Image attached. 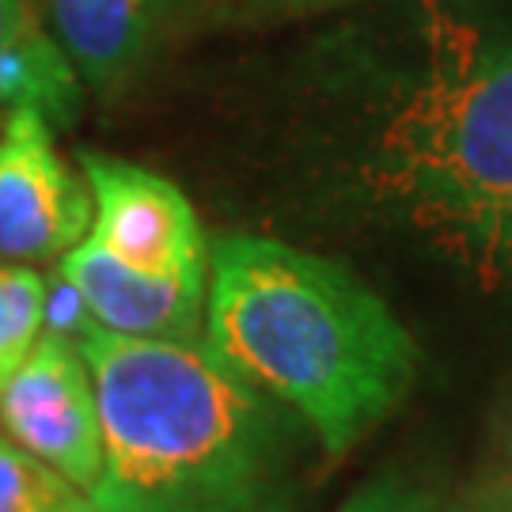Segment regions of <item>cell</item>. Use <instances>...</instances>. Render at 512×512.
<instances>
[{
  "mask_svg": "<svg viewBox=\"0 0 512 512\" xmlns=\"http://www.w3.org/2000/svg\"><path fill=\"white\" fill-rule=\"evenodd\" d=\"M202 346L342 459L410 395L418 346L342 262L262 236L209 247Z\"/></svg>",
  "mask_w": 512,
  "mask_h": 512,
  "instance_id": "6da1fadb",
  "label": "cell"
},
{
  "mask_svg": "<svg viewBox=\"0 0 512 512\" xmlns=\"http://www.w3.org/2000/svg\"><path fill=\"white\" fill-rule=\"evenodd\" d=\"M103 421L99 512H296L308 429L236 380L202 342L84 323Z\"/></svg>",
  "mask_w": 512,
  "mask_h": 512,
  "instance_id": "7a4b0ae2",
  "label": "cell"
},
{
  "mask_svg": "<svg viewBox=\"0 0 512 512\" xmlns=\"http://www.w3.org/2000/svg\"><path fill=\"white\" fill-rule=\"evenodd\" d=\"M372 202L482 262L512 232V42L425 4V65L361 156Z\"/></svg>",
  "mask_w": 512,
  "mask_h": 512,
  "instance_id": "3957f363",
  "label": "cell"
},
{
  "mask_svg": "<svg viewBox=\"0 0 512 512\" xmlns=\"http://www.w3.org/2000/svg\"><path fill=\"white\" fill-rule=\"evenodd\" d=\"M92 190L88 243L114 266L141 277H209L202 220L179 186L107 152H80Z\"/></svg>",
  "mask_w": 512,
  "mask_h": 512,
  "instance_id": "277c9868",
  "label": "cell"
},
{
  "mask_svg": "<svg viewBox=\"0 0 512 512\" xmlns=\"http://www.w3.org/2000/svg\"><path fill=\"white\" fill-rule=\"evenodd\" d=\"M0 433L92 494L103 475V421L92 368L61 330L38 334L0 391Z\"/></svg>",
  "mask_w": 512,
  "mask_h": 512,
  "instance_id": "5b68a950",
  "label": "cell"
},
{
  "mask_svg": "<svg viewBox=\"0 0 512 512\" xmlns=\"http://www.w3.org/2000/svg\"><path fill=\"white\" fill-rule=\"evenodd\" d=\"M92 228V190L61 160L54 126L31 107L0 122V262L35 266L73 251Z\"/></svg>",
  "mask_w": 512,
  "mask_h": 512,
  "instance_id": "8992f818",
  "label": "cell"
},
{
  "mask_svg": "<svg viewBox=\"0 0 512 512\" xmlns=\"http://www.w3.org/2000/svg\"><path fill=\"white\" fill-rule=\"evenodd\" d=\"M65 289L92 315L88 323L160 342H202L209 277H141L114 266L88 239L61 255Z\"/></svg>",
  "mask_w": 512,
  "mask_h": 512,
  "instance_id": "52a82bcc",
  "label": "cell"
},
{
  "mask_svg": "<svg viewBox=\"0 0 512 512\" xmlns=\"http://www.w3.org/2000/svg\"><path fill=\"white\" fill-rule=\"evenodd\" d=\"M190 4L194 0H38V12L80 84L110 95L141 73Z\"/></svg>",
  "mask_w": 512,
  "mask_h": 512,
  "instance_id": "ba28073f",
  "label": "cell"
},
{
  "mask_svg": "<svg viewBox=\"0 0 512 512\" xmlns=\"http://www.w3.org/2000/svg\"><path fill=\"white\" fill-rule=\"evenodd\" d=\"M16 107L38 110L54 129H69L84 110V84L38 0H0V122Z\"/></svg>",
  "mask_w": 512,
  "mask_h": 512,
  "instance_id": "9c48e42d",
  "label": "cell"
},
{
  "mask_svg": "<svg viewBox=\"0 0 512 512\" xmlns=\"http://www.w3.org/2000/svg\"><path fill=\"white\" fill-rule=\"evenodd\" d=\"M0 512H99L88 490L0 433Z\"/></svg>",
  "mask_w": 512,
  "mask_h": 512,
  "instance_id": "30bf717a",
  "label": "cell"
},
{
  "mask_svg": "<svg viewBox=\"0 0 512 512\" xmlns=\"http://www.w3.org/2000/svg\"><path fill=\"white\" fill-rule=\"evenodd\" d=\"M46 319V281L31 266L0 262V391L31 353Z\"/></svg>",
  "mask_w": 512,
  "mask_h": 512,
  "instance_id": "8fae6325",
  "label": "cell"
},
{
  "mask_svg": "<svg viewBox=\"0 0 512 512\" xmlns=\"http://www.w3.org/2000/svg\"><path fill=\"white\" fill-rule=\"evenodd\" d=\"M342 512H467L459 501L421 490L406 478H376L349 497Z\"/></svg>",
  "mask_w": 512,
  "mask_h": 512,
  "instance_id": "7c38bea8",
  "label": "cell"
},
{
  "mask_svg": "<svg viewBox=\"0 0 512 512\" xmlns=\"http://www.w3.org/2000/svg\"><path fill=\"white\" fill-rule=\"evenodd\" d=\"M467 512H512V444L478 475L467 501H459Z\"/></svg>",
  "mask_w": 512,
  "mask_h": 512,
  "instance_id": "4fadbf2b",
  "label": "cell"
},
{
  "mask_svg": "<svg viewBox=\"0 0 512 512\" xmlns=\"http://www.w3.org/2000/svg\"><path fill=\"white\" fill-rule=\"evenodd\" d=\"M255 8H266V12H308V8H323V4H334V0H247Z\"/></svg>",
  "mask_w": 512,
  "mask_h": 512,
  "instance_id": "5bb4252c",
  "label": "cell"
},
{
  "mask_svg": "<svg viewBox=\"0 0 512 512\" xmlns=\"http://www.w3.org/2000/svg\"><path fill=\"white\" fill-rule=\"evenodd\" d=\"M505 262H512V232H509V243H505Z\"/></svg>",
  "mask_w": 512,
  "mask_h": 512,
  "instance_id": "9a60e30c",
  "label": "cell"
}]
</instances>
